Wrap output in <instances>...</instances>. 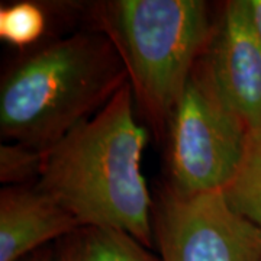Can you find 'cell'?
<instances>
[{"instance_id":"3957f363","label":"cell","mask_w":261,"mask_h":261,"mask_svg":"<svg viewBox=\"0 0 261 261\" xmlns=\"http://www.w3.org/2000/svg\"><path fill=\"white\" fill-rule=\"evenodd\" d=\"M99 22L126 68L134 99L161 134L211 44L215 28L207 5L118 0L103 6Z\"/></svg>"},{"instance_id":"8992f818","label":"cell","mask_w":261,"mask_h":261,"mask_svg":"<svg viewBox=\"0 0 261 261\" xmlns=\"http://www.w3.org/2000/svg\"><path fill=\"white\" fill-rule=\"evenodd\" d=\"M199 65L250 134L261 132V42L251 23L248 0L225 5Z\"/></svg>"},{"instance_id":"4fadbf2b","label":"cell","mask_w":261,"mask_h":261,"mask_svg":"<svg viewBox=\"0 0 261 261\" xmlns=\"http://www.w3.org/2000/svg\"><path fill=\"white\" fill-rule=\"evenodd\" d=\"M28 261H49L47 257H42V255H37V257H32L31 260Z\"/></svg>"},{"instance_id":"7c38bea8","label":"cell","mask_w":261,"mask_h":261,"mask_svg":"<svg viewBox=\"0 0 261 261\" xmlns=\"http://www.w3.org/2000/svg\"><path fill=\"white\" fill-rule=\"evenodd\" d=\"M248 9L254 31L261 42V0H248Z\"/></svg>"},{"instance_id":"277c9868","label":"cell","mask_w":261,"mask_h":261,"mask_svg":"<svg viewBox=\"0 0 261 261\" xmlns=\"http://www.w3.org/2000/svg\"><path fill=\"white\" fill-rule=\"evenodd\" d=\"M248 135L197 63L171 118L173 189L186 196L222 192L243 163Z\"/></svg>"},{"instance_id":"5b68a950","label":"cell","mask_w":261,"mask_h":261,"mask_svg":"<svg viewBox=\"0 0 261 261\" xmlns=\"http://www.w3.org/2000/svg\"><path fill=\"white\" fill-rule=\"evenodd\" d=\"M155 237L161 261H261V229L222 192L186 196L171 189L160 205Z\"/></svg>"},{"instance_id":"9c48e42d","label":"cell","mask_w":261,"mask_h":261,"mask_svg":"<svg viewBox=\"0 0 261 261\" xmlns=\"http://www.w3.org/2000/svg\"><path fill=\"white\" fill-rule=\"evenodd\" d=\"M222 195L237 214L261 229V132L248 135L243 163Z\"/></svg>"},{"instance_id":"30bf717a","label":"cell","mask_w":261,"mask_h":261,"mask_svg":"<svg viewBox=\"0 0 261 261\" xmlns=\"http://www.w3.org/2000/svg\"><path fill=\"white\" fill-rule=\"evenodd\" d=\"M47 18L41 6L19 2L0 9V37L15 47L25 48L44 35Z\"/></svg>"},{"instance_id":"7a4b0ae2","label":"cell","mask_w":261,"mask_h":261,"mask_svg":"<svg viewBox=\"0 0 261 261\" xmlns=\"http://www.w3.org/2000/svg\"><path fill=\"white\" fill-rule=\"evenodd\" d=\"M128 82L103 32L75 34L29 56L0 89L2 137L47 149L90 119Z\"/></svg>"},{"instance_id":"ba28073f","label":"cell","mask_w":261,"mask_h":261,"mask_svg":"<svg viewBox=\"0 0 261 261\" xmlns=\"http://www.w3.org/2000/svg\"><path fill=\"white\" fill-rule=\"evenodd\" d=\"M54 261H161V258L123 231L80 226L63 238Z\"/></svg>"},{"instance_id":"8fae6325","label":"cell","mask_w":261,"mask_h":261,"mask_svg":"<svg viewBox=\"0 0 261 261\" xmlns=\"http://www.w3.org/2000/svg\"><path fill=\"white\" fill-rule=\"evenodd\" d=\"M44 149L23 144H3L0 148V180L16 186L31 177H39Z\"/></svg>"},{"instance_id":"52a82bcc","label":"cell","mask_w":261,"mask_h":261,"mask_svg":"<svg viewBox=\"0 0 261 261\" xmlns=\"http://www.w3.org/2000/svg\"><path fill=\"white\" fill-rule=\"evenodd\" d=\"M82 225L35 186H9L0 193V261H20L51 240L64 238Z\"/></svg>"},{"instance_id":"6da1fadb","label":"cell","mask_w":261,"mask_h":261,"mask_svg":"<svg viewBox=\"0 0 261 261\" xmlns=\"http://www.w3.org/2000/svg\"><path fill=\"white\" fill-rule=\"evenodd\" d=\"M126 83L90 119L44 149L37 186L82 226L112 228L152 247L151 197L141 173L147 132Z\"/></svg>"}]
</instances>
